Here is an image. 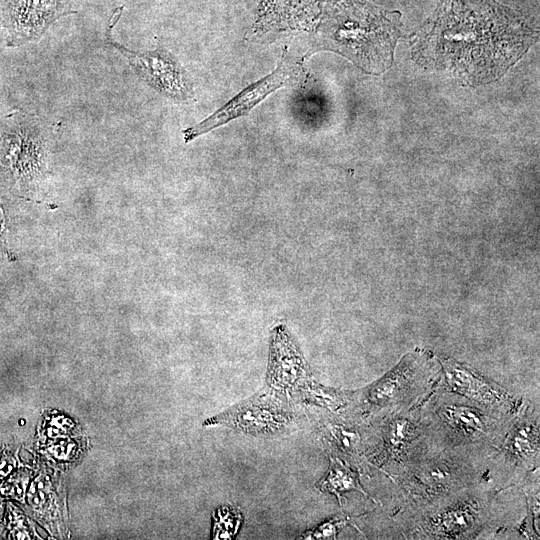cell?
Listing matches in <instances>:
<instances>
[{"mask_svg": "<svg viewBox=\"0 0 540 540\" xmlns=\"http://www.w3.org/2000/svg\"><path fill=\"white\" fill-rule=\"evenodd\" d=\"M537 36L525 16L495 0H440L413 54L426 67L478 85L502 76Z\"/></svg>", "mask_w": 540, "mask_h": 540, "instance_id": "1", "label": "cell"}, {"mask_svg": "<svg viewBox=\"0 0 540 540\" xmlns=\"http://www.w3.org/2000/svg\"><path fill=\"white\" fill-rule=\"evenodd\" d=\"M427 432L445 446L495 445L505 436L509 420L503 413L472 400L440 393L420 416Z\"/></svg>", "mask_w": 540, "mask_h": 540, "instance_id": "2", "label": "cell"}, {"mask_svg": "<svg viewBox=\"0 0 540 540\" xmlns=\"http://www.w3.org/2000/svg\"><path fill=\"white\" fill-rule=\"evenodd\" d=\"M52 125L35 114L21 111L0 118V182L24 188L43 167V155Z\"/></svg>", "mask_w": 540, "mask_h": 540, "instance_id": "3", "label": "cell"}, {"mask_svg": "<svg viewBox=\"0 0 540 540\" xmlns=\"http://www.w3.org/2000/svg\"><path fill=\"white\" fill-rule=\"evenodd\" d=\"M487 502L488 496H473L464 489L450 494L423 506L426 513L420 518L418 531L425 538H471L483 525Z\"/></svg>", "mask_w": 540, "mask_h": 540, "instance_id": "4", "label": "cell"}, {"mask_svg": "<svg viewBox=\"0 0 540 540\" xmlns=\"http://www.w3.org/2000/svg\"><path fill=\"white\" fill-rule=\"evenodd\" d=\"M106 31V43L124 56L135 71L149 86L163 96L176 101H187L193 97L191 79L179 61L168 50L157 46L149 51H134L120 45L111 38L113 24Z\"/></svg>", "mask_w": 540, "mask_h": 540, "instance_id": "5", "label": "cell"}, {"mask_svg": "<svg viewBox=\"0 0 540 540\" xmlns=\"http://www.w3.org/2000/svg\"><path fill=\"white\" fill-rule=\"evenodd\" d=\"M295 74L294 62L285 55L268 75L245 87L201 122L183 130L184 141L190 142L234 119L247 115L268 95L285 86Z\"/></svg>", "mask_w": 540, "mask_h": 540, "instance_id": "6", "label": "cell"}, {"mask_svg": "<svg viewBox=\"0 0 540 540\" xmlns=\"http://www.w3.org/2000/svg\"><path fill=\"white\" fill-rule=\"evenodd\" d=\"M465 474L463 465L444 456L427 457L426 452L401 472V481L412 496L430 504L465 489Z\"/></svg>", "mask_w": 540, "mask_h": 540, "instance_id": "7", "label": "cell"}, {"mask_svg": "<svg viewBox=\"0 0 540 540\" xmlns=\"http://www.w3.org/2000/svg\"><path fill=\"white\" fill-rule=\"evenodd\" d=\"M433 375L428 360L419 355H407L381 380L371 386L366 401L374 408L387 410L402 409L410 401L418 398L425 384Z\"/></svg>", "mask_w": 540, "mask_h": 540, "instance_id": "8", "label": "cell"}, {"mask_svg": "<svg viewBox=\"0 0 540 540\" xmlns=\"http://www.w3.org/2000/svg\"><path fill=\"white\" fill-rule=\"evenodd\" d=\"M73 0H10L4 12L8 44L38 41L59 18L75 13Z\"/></svg>", "mask_w": 540, "mask_h": 540, "instance_id": "9", "label": "cell"}, {"mask_svg": "<svg viewBox=\"0 0 540 540\" xmlns=\"http://www.w3.org/2000/svg\"><path fill=\"white\" fill-rule=\"evenodd\" d=\"M381 447L378 452L383 466L397 465L402 472L426 453V428L421 417L402 409L393 410L382 422Z\"/></svg>", "mask_w": 540, "mask_h": 540, "instance_id": "10", "label": "cell"}, {"mask_svg": "<svg viewBox=\"0 0 540 540\" xmlns=\"http://www.w3.org/2000/svg\"><path fill=\"white\" fill-rule=\"evenodd\" d=\"M445 382L449 392H454L494 410L512 403L511 396L499 386L489 383L472 369L456 362H443Z\"/></svg>", "mask_w": 540, "mask_h": 540, "instance_id": "11", "label": "cell"}, {"mask_svg": "<svg viewBox=\"0 0 540 540\" xmlns=\"http://www.w3.org/2000/svg\"><path fill=\"white\" fill-rule=\"evenodd\" d=\"M508 431V430H507ZM538 417L526 413L519 417L504 436L502 452L512 465L530 469L539 462Z\"/></svg>", "mask_w": 540, "mask_h": 540, "instance_id": "12", "label": "cell"}, {"mask_svg": "<svg viewBox=\"0 0 540 540\" xmlns=\"http://www.w3.org/2000/svg\"><path fill=\"white\" fill-rule=\"evenodd\" d=\"M317 488L334 494L342 503V494L355 490L367 496L359 483V476L349 469L340 459L330 458V466L326 475L317 483ZM368 497V496H367Z\"/></svg>", "mask_w": 540, "mask_h": 540, "instance_id": "13", "label": "cell"}, {"mask_svg": "<svg viewBox=\"0 0 540 540\" xmlns=\"http://www.w3.org/2000/svg\"><path fill=\"white\" fill-rule=\"evenodd\" d=\"M241 515L237 510L223 507L213 515V537L215 539L232 538L238 531Z\"/></svg>", "mask_w": 540, "mask_h": 540, "instance_id": "14", "label": "cell"}, {"mask_svg": "<svg viewBox=\"0 0 540 540\" xmlns=\"http://www.w3.org/2000/svg\"><path fill=\"white\" fill-rule=\"evenodd\" d=\"M348 518L337 517L324 524L320 525L316 529L309 531L303 535L306 539H324L332 538L338 533V531L346 525Z\"/></svg>", "mask_w": 540, "mask_h": 540, "instance_id": "15", "label": "cell"}]
</instances>
